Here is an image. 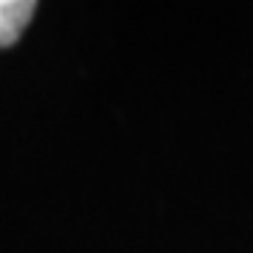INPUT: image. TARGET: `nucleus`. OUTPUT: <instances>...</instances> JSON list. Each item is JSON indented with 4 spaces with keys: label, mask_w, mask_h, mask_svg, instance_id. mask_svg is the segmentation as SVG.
<instances>
[{
    "label": "nucleus",
    "mask_w": 253,
    "mask_h": 253,
    "mask_svg": "<svg viewBox=\"0 0 253 253\" xmlns=\"http://www.w3.org/2000/svg\"><path fill=\"white\" fill-rule=\"evenodd\" d=\"M37 11L34 0H0V48L14 45Z\"/></svg>",
    "instance_id": "nucleus-1"
}]
</instances>
